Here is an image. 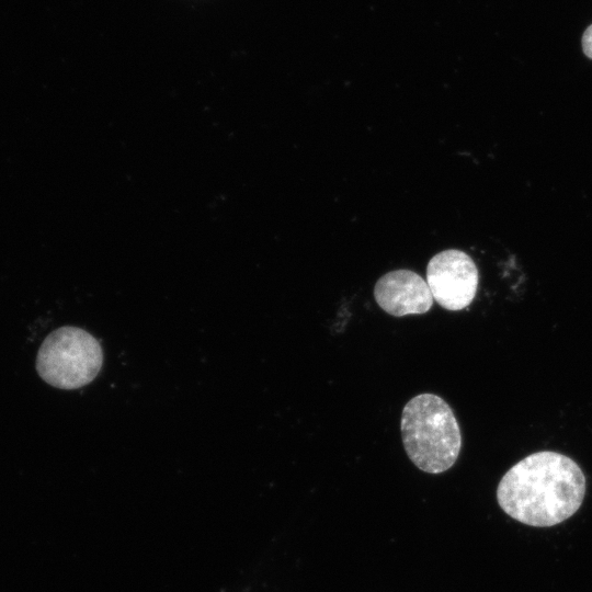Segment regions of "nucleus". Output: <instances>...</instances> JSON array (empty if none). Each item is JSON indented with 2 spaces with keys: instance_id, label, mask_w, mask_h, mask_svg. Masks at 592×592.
<instances>
[{
  "instance_id": "obj_1",
  "label": "nucleus",
  "mask_w": 592,
  "mask_h": 592,
  "mask_svg": "<svg viewBox=\"0 0 592 592\" xmlns=\"http://www.w3.org/2000/svg\"><path fill=\"white\" fill-rule=\"evenodd\" d=\"M585 493V477L570 457L551 451L533 453L512 466L497 488L500 508L512 519L549 527L572 516Z\"/></svg>"
},
{
  "instance_id": "obj_2",
  "label": "nucleus",
  "mask_w": 592,
  "mask_h": 592,
  "mask_svg": "<svg viewBox=\"0 0 592 592\" xmlns=\"http://www.w3.org/2000/svg\"><path fill=\"white\" fill-rule=\"evenodd\" d=\"M405 451L422 471L441 474L458 458L462 434L448 403L434 394H420L403 407L400 421Z\"/></svg>"
},
{
  "instance_id": "obj_3",
  "label": "nucleus",
  "mask_w": 592,
  "mask_h": 592,
  "mask_svg": "<svg viewBox=\"0 0 592 592\" xmlns=\"http://www.w3.org/2000/svg\"><path fill=\"white\" fill-rule=\"evenodd\" d=\"M102 361V349L94 337L80 328L61 327L43 341L36 369L54 387L77 389L94 379Z\"/></svg>"
},
{
  "instance_id": "obj_4",
  "label": "nucleus",
  "mask_w": 592,
  "mask_h": 592,
  "mask_svg": "<svg viewBox=\"0 0 592 592\" xmlns=\"http://www.w3.org/2000/svg\"><path fill=\"white\" fill-rule=\"evenodd\" d=\"M426 283L433 299L444 309L457 311L474 300L479 283L478 269L464 251L439 252L428 263Z\"/></svg>"
},
{
  "instance_id": "obj_5",
  "label": "nucleus",
  "mask_w": 592,
  "mask_h": 592,
  "mask_svg": "<svg viewBox=\"0 0 592 592\" xmlns=\"http://www.w3.org/2000/svg\"><path fill=\"white\" fill-rule=\"evenodd\" d=\"M374 298L385 312L394 317L425 314L434 301L422 276L406 269L380 276L374 286Z\"/></svg>"
},
{
  "instance_id": "obj_6",
  "label": "nucleus",
  "mask_w": 592,
  "mask_h": 592,
  "mask_svg": "<svg viewBox=\"0 0 592 592\" xmlns=\"http://www.w3.org/2000/svg\"><path fill=\"white\" fill-rule=\"evenodd\" d=\"M582 49L585 56L592 59V24L582 35Z\"/></svg>"
}]
</instances>
